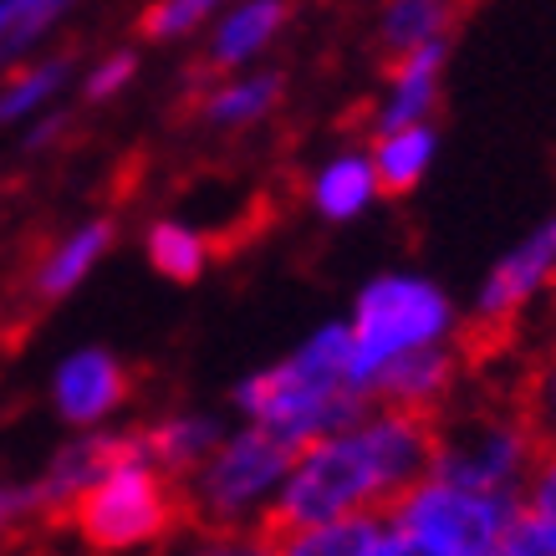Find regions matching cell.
I'll use <instances>...</instances> for the list:
<instances>
[{
	"label": "cell",
	"instance_id": "obj_15",
	"mask_svg": "<svg viewBox=\"0 0 556 556\" xmlns=\"http://www.w3.org/2000/svg\"><path fill=\"white\" fill-rule=\"evenodd\" d=\"M225 429H230V424L219 419V414L169 408V414H159L138 439H143V450H149V459L159 470L174 475V480H185V475H194L204 459H210V450L225 439Z\"/></svg>",
	"mask_w": 556,
	"mask_h": 556
},
{
	"label": "cell",
	"instance_id": "obj_7",
	"mask_svg": "<svg viewBox=\"0 0 556 556\" xmlns=\"http://www.w3.org/2000/svg\"><path fill=\"white\" fill-rule=\"evenodd\" d=\"M541 434L526 419L521 404H470L455 408L444 424H434V459L429 470L450 475L459 485L490 490V495H510L521 501L526 475L541 459Z\"/></svg>",
	"mask_w": 556,
	"mask_h": 556
},
{
	"label": "cell",
	"instance_id": "obj_22",
	"mask_svg": "<svg viewBox=\"0 0 556 556\" xmlns=\"http://www.w3.org/2000/svg\"><path fill=\"white\" fill-rule=\"evenodd\" d=\"M72 5L77 0H0V72H16L72 16Z\"/></svg>",
	"mask_w": 556,
	"mask_h": 556
},
{
	"label": "cell",
	"instance_id": "obj_14",
	"mask_svg": "<svg viewBox=\"0 0 556 556\" xmlns=\"http://www.w3.org/2000/svg\"><path fill=\"white\" fill-rule=\"evenodd\" d=\"M113 240H118V225H113V219H102V215L83 219V225H72L67 236L51 240L47 255H41L36 270H31L36 302H62V296H72V291L83 287L87 276L108 261Z\"/></svg>",
	"mask_w": 556,
	"mask_h": 556
},
{
	"label": "cell",
	"instance_id": "obj_11",
	"mask_svg": "<svg viewBox=\"0 0 556 556\" xmlns=\"http://www.w3.org/2000/svg\"><path fill=\"white\" fill-rule=\"evenodd\" d=\"M291 21V0H230L215 21H210V41H204V62L230 77V72L261 67L281 31Z\"/></svg>",
	"mask_w": 556,
	"mask_h": 556
},
{
	"label": "cell",
	"instance_id": "obj_23",
	"mask_svg": "<svg viewBox=\"0 0 556 556\" xmlns=\"http://www.w3.org/2000/svg\"><path fill=\"white\" fill-rule=\"evenodd\" d=\"M230 0H153L143 11V36L149 41H179V36L210 31V21L225 11Z\"/></svg>",
	"mask_w": 556,
	"mask_h": 556
},
{
	"label": "cell",
	"instance_id": "obj_26",
	"mask_svg": "<svg viewBox=\"0 0 556 556\" xmlns=\"http://www.w3.org/2000/svg\"><path fill=\"white\" fill-rule=\"evenodd\" d=\"M174 556H276L270 531H194L174 546Z\"/></svg>",
	"mask_w": 556,
	"mask_h": 556
},
{
	"label": "cell",
	"instance_id": "obj_12",
	"mask_svg": "<svg viewBox=\"0 0 556 556\" xmlns=\"http://www.w3.org/2000/svg\"><path fill=\"white\" fill-rule=\"evenodd\" d=\"M444 67H450V47H424L408 56L388 62V77L378 87V108H372V128H414V123H434L439 98H444Z\"/></svg>",
	"mask_w": 556,
	"mask_h": 556
},
{
	"label": "cell",
	"instance_id": "obj_27",
	"mask_svg": "<svg viewBox=\"0 0 556 556\" xmlns=\"http://www.w3.org/2000/svg\"><path fill=\"white\" fill-rule=\"evenodd\" d=\"M138 77V51H108V56H98L92 67H87L83 77V98L87 102H108L118 98V92H128V83Z\"/></svg>",
	"mask_w": 556,
	"mask_h": 556
},
{
	"label": "cell",
	"instance_id": "obj_2",
	"mask_svg": "<svg viewBox=\"0 0 556 556\" xmlns=\"http://www.w3.org/2000/svg\"><path fill=\"white\" fill-rule=\"evenodd\" d=\"M240 424H255L276 434L281 444L302 450L312 439L332 434L342 424L363 414L368 399L353 378V353H348V327L321 321L312 327L291 353H281L266 368L245 372L230 393Z\"/></svg>",
	"mask_w": 556,
	"mask_h": 556
},
{
	"label": "cell",
	"instance_id": "obj_18",
	"mask_svg": "<svg viewBox=\"0 0 556 556\" xmlns=\"http://www.w3.org/2000/svg\"><path fill=\"white\" fill-rule=\"evenodd\" d=\"M372 169H378V185L383 194H408L429 179L439 159V134L434 123H414V128H388V134L372 138Z\"/></svg>",
	"mask_w": 556,
	"mask_h": 556
},
{
	"label": "cell",
	"instance_id": "obj_19",
	"mask_svg": "<svg viewBox=\"0 0 556 556\" xmlns=\"http://www.w3.org/2000/svg\"><path fill=\"white\" fill-rule=\"evenodd\" d=\"M276 556H378V516L357 521H317V526H276Z\"/></svg>",
	"mask_w": 556,
	"mask_h": 556
},
{
	"label": "cell",
	"instance_id": "obj_16",
	"mask_svg": "<svg viewBox=\"0 0 556 556\" xmlns=\"http://www.w3.org/2000/svg\"><path fill=\"white\" fill-rule=\"evenodd\" d=\"M281 72H266V67H251V72H230L219 77L215 87H204L200 98V118L219 134H240V128H255L266 123L276 108H281Z\"/></svg>",
	"mask_w": 556,
	"mask_h": 556
},
{
	"label": "cell",
	"instance_id": "obj_10",
	"mask_svg": "<svg viewBox=\"0 0 556 556\" xmlns=\"http://www.w3.org/2000/svg\"><path fill=\"white\" fill-rule=\"evenodd\" d=\"M118 429H87V434H72L56 455L41 465V475L31 480V495H36V516H56L67 521L72 506L83 501L87 490L98 485V475L113 465V455L123 450Z\"/></svg>",
	"mask_w": 556,
	"mask_h": 556
},
{
	"label": "cell",
	"instance_id": "obj_6",
	"mask_svg": "<svg viewBox=\"0 0 556 556\" xmlns=\"http://www.w3.org/2000/svg\"><path fill=\"white\" fill-rule=\"evenodd\" d=\"M67 521L92 552H159L185 521V495H179V480L149 459L143 439L128 434L113 465L98 475V485L72 506Z\"/></svg>",
	"mask_w": 556,
	"mask_h": 556
},
{
	"label": "cell",
	"instance_id": "obj_8",
	"mask_svg": "<svg viewBox=\"0 0 556 556\" xmlns=\"http://www.w3.org/2000/svg\"><path fill=\"white\" fill-rule=\"evenodd\" d=\"M556 302V215L536 219L521 240L490 261L470 302V317L480 332H510L531 312Z\"/></svg>",
	"mask_w": 556,
	"mask_h": 556
},
{
	"label": "cell",
	"instance_id": "obj_24",
	"mask_svg": "<svg viewBox=\"0 0 556 556\" xmlns=\"http://www.w3.org/2000/svg\"><path fill=\"white\" fill-rule=\"evenodd\" d=\"M516 506H521L526 526H536V531H546V536L556 541V450H541L536 470L526 475Z\"/></svg>",
	"mask_w": 556,
	"mask_h": 556
},
{
	"label": "cell",
	"instance_id": "obj_3",
	"mask_svg": "<svg viewBox=\"0 0 556 556\" xmlns=\"http://www.w3.org/2000/svg\"><path fill=\"white\" fill-rule=\"evenodd\" d=\"M348 327V353H353V378L363 388V399L372 404V393L388 372H399L414 357L444 353V348H465V312L450 296V287H439L434 276L408 266L378 270L368 276L353 296V312L342 317Z\"/></svg>",
	"mask_w": 556,
	"mask_h": 556
},
{
	"label": "cell",
	"instance_id": "obj_20",
	"mask_svg": "<svg viewBox=\"0 0 556 556\" xmlns=\"http://www.w3.org/2000/svg\"><path fill=\"white\" fill-rule=\"evenodd\" d=\"M72 62L67 56H41V62H21L16 72H5L0 83V128L5 123H36L51 102L67 92Z\"/></svg>",
	"mask_w": 556,
	"mask_h": 556
},
{
	"label": "cell",
	"instance_id": "obj_25",
	"mask_svg": "<svg viewBox=\"0 0 556 556\" xmlns=\"http://www.w3.org/2000/svg\"><path fill=\"white\" fill-rule=\"evenodd\" d=\"M521 408H526V419L536 424L541 444H546V450H556V348L541 357L536 368H531Z\"/></svg>",
	"mask_w": 556,
	"mask_h": 556
},
{
	"label": "cell",
	"instance_id": "obj_17",
	"mask_svg": "<svg viewBox=\"0 0 556 556\" xmlns=\"http://www.w3.org/2000/svg\"><path fill=\"white\" fill-rule=\"evenodd\" d=\"M459 0H378V47L393 56H408V51L424 47H450V31H455Z\"/></svg>",
	"mask_w": 556,
	"mask_h": 556
},
{
	"label": "cell",
	"instance_id": "obj_13",
	"mask_svg": "<svg viewBox=\"0 0 556 556\" xmlns=\"http://www.w3.org/2000/svg\"><path fill=\"white\" fill-rule=\"evenodd\" d=\"M378 194H383V185H378L368 149H332L327 159H317V169L306 179V204L327 225L363 219L378 204Z\"/></svg>",
	"mask_w": 556,
	"mask_h": 556
},
{
	"label": "cell",
	"instance_id": "obj_5",
	"mask_svg": "<svg viewBox=\"0 0 556 556\" xmlns=\"http://www.w3.org/2000/svg\"><path fill=\"white\" fill-rule=\"evenodd\" d=\"M291 455L296 450L266 429L230 424L200 470L179 480L185 516L204 531H270Z\"/></svg>",
	"mask_w": 556,
	"mask_h": 556
},
{
	"label": "cell",
	"instance_id": "obj_4",
	"mask_svg": "<svg viewBox=\"0 0 556 556\" xmlns=\"http://www.w3.org/2000/svg\"><path fill=\"white\" fill-rule=\"evenodd\" d=\"M521 506L510 495L459 485L424 470L388 516H378V556H501Z\"/></svg>",
	"mask_w": 556,
	"mask_h": 556
},
{
	"label": "cell",
	"instance_id": "obj_1",
	"mask_svg": "<svg viewBox=\"0 0 556 556\" xmlns=\"http://www.w3.org/2000/svg\"><path fill=\"white\" fill-rule=\"evenodd\" d=\"M434 459V419L368 404L363 414L291 455L276 526H317L388 516ZM270 526V531H276Z\"/></svg>",
	"mask_w": 556,
	"mask_h": 556
},
{
	"label": "cell",
	"instance_id": "obj_9",
	"mask_svg": "<svg viewBox=\"0 0 556 556\" xmlns=\"http://www.w3.org/2000/svg\"><path fill=\"white\" fill-rule=\"evenodd\" d=\"M128 393H134L128 363L118 353H108V348H72L51 368V408L77 434L108 429L128 408Z\"/></svg>",
	"mask_w": 556,
	"mask_h": 556
},
{
	"label": "cell",
	"instance_id": "obj_21",
	"mask_svg": "<svg viewBox=\"0 0 556 556\" xmlns=\"http://www.w3.org/2000/svg\"><path fill=\"white\" fill-rule=\"evenodd\" d=\"M143 255H149V266L164 276V281H200L204 270H210V236H204L200 225H189V219H153L149 236H143Z\"/></svg>",
	"mask_w": 556,
	"mask_h": 556
},
{
	"label": "cell",
	"instance_id": "obj_28",
	"mask_svg": "<svg viewBox=\"0 0 556 556\" xmlns=\"http://www.w3.org/2000/svg\"><path fill=\"white\" fill-rule=\"evenodd\" d=\"M26 521H41L36 516V495H31V480H0V541L21 531Z\"/></svg>",
	"mask_w": 556,
	"mask_h": 556
},
{
	"label": "cell",
	"instance_id": "obj_29",
	"mask_svg": "<svg viewBox=\"0 0 556 556\" xmlns=\"http://www.w3.org/2000/svg\"><path fill=\"white\" fill-rule=\"evenodd\" d=\"M501 556H556V541L516 516V531H510V541H506V552H501Z\"/></svg>",
	"mask_w": 556,
	"mask_h": 556
}]
</instances>
